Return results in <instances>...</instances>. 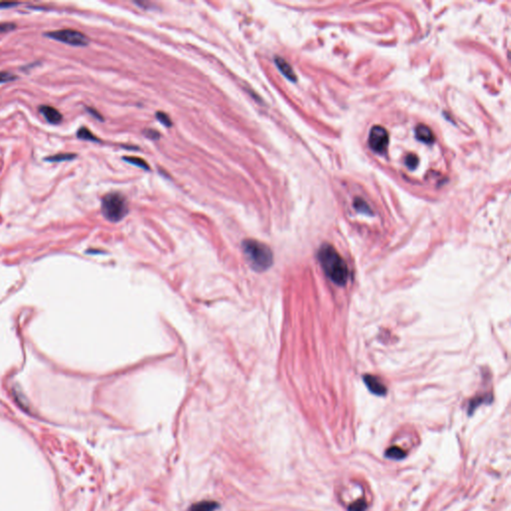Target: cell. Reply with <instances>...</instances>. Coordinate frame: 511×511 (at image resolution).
I'll return each instance as SVG.
<instances>
[{"label": "cell", "mask_w": 511, "mask_h": 511, "mask_svg": "<svg viewBox=\"0 0 511 511\" xmlns=\"http://www.w3.org/2000/svg\"><path fill=\"white\" fill-rule=\"evenodd\" d=\"M318 257L327 277L336 285L344 286L348 280L349 272L345 262L336 249L329 244H325L320 249Z\"/></svg>", "instance_id": "1"}, {"label": "cell", "mask_w": 511, "mask_h": 511, "mask_svg": "<svg viewBox=\"0 0 511 511\" xmlns=\"http://www.w3.org/2000/svg\"><path fill=\"white\" fill-rule=\"evenodd\" d=\"M243 251L251 267L256 271H265L273 264L272 250L261 242L246 240L243 242Z\"/></svg>", "instance_id": "2"}, {"label": "cell", "mask_w": 511, "mask_h": 511, "mask_svg": "<svg viewBox=\"0 0 511 511\" xmlns=\"http://www.w3.org/2000/svg\"><path fill=\"white\" fill-rule=\"evenodd\" d=\"M102 214L111 221L118 222L128 213V204L126 198L118 192L107 194L102 200Z\"/></svg>", "instance_id": "3"}, {"label": "cell", "mask_w": 511, "mask_h": 511, "mask_svg": "<svg viewBox=\"0 0 511 511\" xmlns=\"http://www.w3.org/2000/svg\"><path fill=\"white\" fill-rule=\"evenodd\" d=\"M44 35L56 41L63 42L72 46H86L89 43V38L85 34L72 29L51 31L45 33Z\"/></svg>", "instance_id": "4"}, {"label": "cell", "mask_w": 511, "mask_h": 511, "mask_svg": "<svg viewBox=\"0 0 511 511\" xmlns=\"http://www.w3.org/2000/svg\"><path fill=\"white\" fill-rule=\"evenodd\" d=\"M388 141V133L383 127L377 125L371 129L369 136V145L372 148V150L378 153V154H383L386 151Z\"/></svg>", "instance_id": "5"}, {"label": "cell", "mask_w": 511, "mask_h": 511, "mask_svg": "<svg viewBox=\"0 0 511 511\" xmlns=\"http://www.w3.org/2000/svg\"><path fill=\"white\" fill-rule=\"evenodd\" d=\"M39 111L45 117L47 122H49L50 124L56 125V124L61 123V121H62L61 113L57 109H55L54 107L47 106V105H42V106L39 107Z\"/></svg>", "instance_id": "6"}, {"label": "cell", "mask_w": 511, "mask_h": 511, "mask_svg": "<svg viewBox=\"0 0 511 511\" xmlns=\"http://www.w3.org/2000/svg\"><path fill=\"white\" fill-rule=\"evenodd\" d=\"M365 383L367 384L368 388L377 395H384L386 392V388L384 384L376 377L374 376H365L364 378Z\"/></svg>", "instance_id": "7"}, {"label": "cell", "mask_w": 511, "mask_h": 511, "mask_svg": "<svg viewBox=\"0 0 511 511\" xmlns=\"http://www.w3.org/2000/svg\"><path fill=\"white\" fill-rule=\"evenodd\" d=\"M275 63H276L277 67L279 68V70L284 74L285 77H287L290 81H294V82L297 81V76L294 72V69L284 58H282L280 56H276Z\"/></svg>", "instance_id": "8"}, {"label": "cell", "mask_w": 511, "mask_h": 511, "mask_svg": "<svg viewBox=\"0 0 511 511\" xmlns=\"http://www.w3.org/2000/svg\"><path fill=\"white\" fill-rule=\"evenodd\" d=\"M416 135L417 138L426 144H431L434 142V135L431 129L424 124H420L416 128Z\"/></svg>", "instance_id": "9"}, {"label": "cell", "mask_w": 511, "mask_h": 511, "mask_svg": "<svg viewBox=\"0 0 511 511\" xmlns=\"http://www.w3.org/2000/svg\"><path fill=\"white\" fill-rule=\"evenodd\" d=\"M217 508H218L217 502H214V501H202V502L194 504L190 508V511H214Z\"/></svg>", "instance_id": "10"}, {"label": "cell", "mask_w": 511, "mask_h": 511, "mask_svg": "<svg viewBox=\"0 0 511 511\" xmlns=\"http://www.w3.org/2000/svg\"><path fill=\"white\" fill-rule=\"evenodd\" d=\"M77 157L76 154H72V153H61V154L53 155L46 157L44 160L48 162H64V161H71Z\"/></svg>", "instance_id": "11"}, {"label": "cell", "mask_w": 511, "mask_h": 511, "mask_svg": "<svg viewBox=\"0 0 511 511\" xmlns=\"http://www.w3.org/2000/svg\"><path fill=\"white\" fill-rule=\"evenodd\" d=\"M77 137L79 139H82V140H88V141H93V142H99L100 140L92 134V132L87 129L86 127H81L78 131H77Z\"/></svg>", "instance_id": "12"}, {"label": "cell", "mask_w": 511, "mask_h": 511, "mask_svg": "<svg viewBox=\"0 0 511 511\" xmlns=\"http://www.w3.org/2000/svg\"><path fill=\"white\" fill-rule=\"evenodd\" d=\"M123 160L132 164V165H135L139 168H142L144 170H149V165L141 158H137V157H123Z\"/></svg>", "instance_id": "13"}, {"label": "cell", "mask_w": 511, "mask_h": 511, "mask_svg": "<svg viewBox=\"0 0 511 511\" xmlns=\"http://www.w3.org/2000/svg\"><path fill=\"white\" fill-rule=\"evenodd\" d=\"M385 455L388 458H392V459H396V461H398V459H401L405 456V453L400 448L394 446V447H390L389 449H387Z\"/></svg>", "instance_id": "14"}, {"label": "cell", "mask_w": 511, "mask_h": 511, "mask_svg": "<svg viewBox=\"0 0 511 511\" xmlns=\"http://www.w3.org/2000/svg\"><path fill=\"white\" fill-rule=\"evenodd\" d=\"M354 207L357 211L360 212H363V213H371V210L368 206V204L366 202H364L362 199H356V201L354 202Z\"/></svg>", "instance_id": "15"}, {"label": "cell", "mask_w": 511, "mask_h": 511, "mask_svg": "<svg viewBox=\"0 0 511 511\" xmlns=\"http://www.w3.org/2000/svg\"><path fill=\"white\" fill-rule=\"evenodd\" d=\"M419 164V159L418 157L415 155V154H408L407 157L405 158V165L407 166L408 169H415Z\"/></svg>", "instance_id": "16"}, {"label": "cell", "mask_w": 511, "mask_h": 511, "mask_svg": "<svg viewBox=\"0 0 511 511\" xmlns=\"http://www.w3.org/2000/svg\"><path fill=\"white\" fill-rule=\"evenodd\" d=\"M155 116L159 120V122L162 123L164 126H166V127H171L172 126V121H171L170 117L166 113L159 111V112L156 113Z\"/></svg>", "instance_id": "17"}, {"label": "cell", "mask_w": 511, "mask_h": 511, "mask_svg": "<svg viewBox=\"0 0 511 511\" xmlns=\"http://www.w3.org/2000/svg\"><path fill=\"white\" fill-rule=\"evenodd\" d=\"M18 77L10 72H6V71H1L0 72V84L2 83H6V82H10V81H14L16 80Z\"/></svg>", "instance_id": "18"}, {"label": "cell", "mask_w": 511, "mask_h": 511, "mask_svg": "<svg viewBox=\"0 0 511 511\" xmlns=\"http://www.w3.org/2000/svg\"><path fill=\"white\" fill-rule=\"evenodd\" d=\"M367 504L364 500H357L352 505L349 506V511H365Z\"/></svg>", "instance_id": "19"}, {"label": "cell", "mask_w": 511, "mask_h": 511, "mask_svg": "<svg viewBox=\"0 0 511 511\" xmlns=\"http://www.w3.org/2000/svg\"><path fill=\"white\" fill-rule=\"evenodd\" d=\"M15 28H16V25L14 23H9V22L0 23V33H6V32L14 30Z\"/></svg>", "instance_id": "20"}, {"label": "cell", "mask_w": 511, "mask_h": 511, "mask_svg": "<svg viewBox=\"0 0 511 511\" xmlns=\"http://www.w3.org/2000/svg\"><path fill=\"white\" fill-rule=\"evenodd\" d=\"M144 134L146 135V137H148V138H150V139H153V140L159 139V138H160V134H159V132H157V131H155V130H152V129L145 130V131H144Z\"/></svg>", "instance_id": "21"}, {"label": "cell", "mask_w": 511, "mask_h": 511, "mask_svg": "<svg viewBox=\"0 0 511 511\" xmlns=\"http://www.w3.org/2000/svg\"><path fill=\"white\" fill-rule=\"evenodd\" d=\"M86 109H87V111H88V112H89V113H90L91 115H93V116H94L95 118L99 119L100 121H103V117H102V116H101V115H100V114L98 113V111H96L95 109H93V108H90V107H88V108H86Z\"/></svg>", "instance_id": "22"}, {"label": "cell", "mask_w": 511, "mask_h": 511, "mask_svg": "<svg viewBox=\"0 0 511 511\" xmlns=\"http://www.w3.org/2000/svg\"><path fill=\"white\" fill-rule=\"evenodd\" d=\"M18 5V3H15V2H1L0 3V8H8V7H11V6H16Z\"/></svg>", "instance_id": "23"}]
</instances>
